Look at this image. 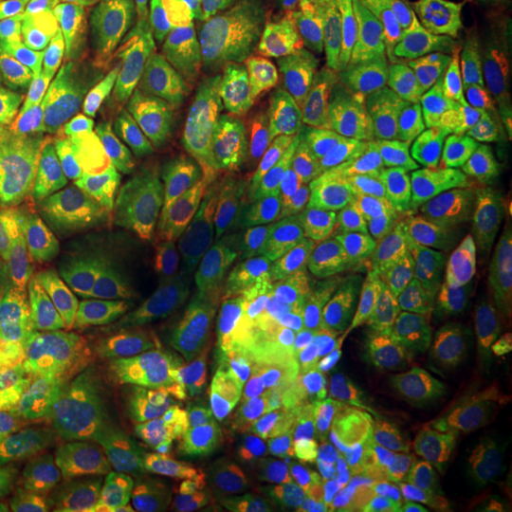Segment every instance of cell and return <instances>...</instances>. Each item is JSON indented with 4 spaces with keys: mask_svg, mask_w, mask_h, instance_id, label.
I'll use <instances>...</instances> for the list:
<instances>
[{
    "mask_svg": "<svg viewBox=\"0 0 512 512\" xmlns=\"http://www.w3.org/2000/svg\"><path fill=\"white\" fill-rule=\"evenodd\" d=\"M452 512H512V444L509 437H486L471 456L456 486Z\"/></svg>",
    "mask_w": 512,
    "mask_h": 512,
    "instance_id": "17",
    "label": "cell"
},
{
    "mask_svg": "<svg viewBox=\"0 0 512 512\" xmlns=\"http://www.w3.org/2000/svg\"><path fill=\"white\" fill-rule=\"evenodd\" d=\"M512 129V0H399L361 65V171L372 251L433 266Z\"/></svg>",
    "mask_w": 512,
    "mask_h": 512,
    "instance_id": "2",
    "label": "cell"
},
{
    "mask_svg": "<svg viewBox=\"0 0 512 512\" xmlns=\"http://www.w3.org/2000/svg\"><path fill=\"white\" fill-rule=\"evenodd\" d=\"M243 4L262 12H289V16H304L330 27H353L380 12H391L399 0H243Z\"/></svg>",
    "mask_w": 512,
    "mask_h": 512,
    "instance_id": "18",
    "label": "cell"
},
{
    "mask_svg": "<svg viewBox=\"0 0 512 512\" xmlns=\"http://www.w3.org/2000/svg\"><path fill=\"white\" fill-rule=\"evenodd\" d=\"M35 512H179L167 406L122 425L88 452H73Z\"/></svg>",
    "mask_w": 512,
    "mask_h": 512,
    "instance_id": "12",
    "label": "cell"
},
{
    "mask_svg": "<svg viewBox=\"0 0 512 512\" xmlns=\"http://www.w3.org/2000/svg\"><path fill=\"white\" fill-rule=\"evenodd\" d=\"M114 4L118 0H4L0 80L95 54Z\"/></svg>",
    "mask_w": 512,
    "mask_h": 512,
    "instance_id": "14",
    "label": "cell"
},
{
    "mask_svg": "<svg viewBox=\"0 0 512 512\" xmlns=\"http://www.w3.org/2000/svg\"><path fill=\"white\" fill-rule=\"evenodd\" d=\"M209 315V304L179 293L175 285H164L156 300L133 308L110 357L107 387L92 406L88 429L73 452H88L122 425L152 418L171 403Z\"/></svg>",
    "mask_w": 512,
    "mask_h": 512,
    "instance_id": "11",
    "label": "cell"
},
{
    "mask_svg": "<svg viewBox=\"0 0 512 512\" xmlns=\"http://www.w3.org/2000/svg\"><path fill=\"white\" fill-rule=\"evenodd\" d=\"M456 228L482 247V281L452 357L459 403L478 418H494L512 403V129L482 167Z\"/></svg>",
    "mask_w": 512,
    "mask_h": 512,
    "instance_id": "8",
    "label": "cell"
},
{
    "mask_svg": "<svg viewBox=\"0 0 512 512\" xmlns=\"http://www.w3.org/2000/svg\"><path fill=\"white\" fill-rule=\"evenodd\" d=\"M255 224L258 160L243 114H236L179 198L167 285L217 308L232 274L243 266Z\"/></svg>",
    "mask_w": 512,
    "mask_h": 512,
    "instance_id": "9",
    "label": "cell"
},
{
    "mask_svg": "<svg viewBox=\"0 0 512 512\" xmlns=\"http://www.w3.org/2000/svg\"><path fill=\"white\" fill-rule=\"evenodd\" d=\"M384 512H452V509H448V501H444L440 490H433V486H414V490H403V494L391 497L384 505Z\"/></svg>",
    "mask_w": 512,
    "mask_h": 512,
    "instance_id": "19",
    "label": "cell"
},
{
    "mask_svg": "<svg viewBox=\"0 0 512 512\" xmlns=\"http://www.w3.org/2000/svg\"><path fill=\"white\" fill-rule=\"evenodd\" d=\"M251 512H376V482L334 456H308L293 463Z\"/></svg>",
    "mask_w": 512,
    "mask_h": 512,
    "instance_id": "16",
    "label": "cell"
},
{
    "mask_svg": "<svg viewBox=\"0 0 512 512\" xmlns=\"http://www.w3.org/2000/svg\"><path fill=\"white\" fill-rule=\"evenodd\" d=\"M414 277L338 239L266 243L198 334L171 403L179 512H251L308 452Z\"/></svg>",
    "mask_w": 512,
    "mask_h": 512,
    "instance_id": "1",
    "label": "cell"
},
{
    "mask_svg": "<svg viewBox=\"0 0 512 512\" xmlns=\"http://www.w3.org/2000/svg\"><path fill=\"white\" fill-rule=\"evenodd\" d=\"M239 4L243 0H118L95 54L133 57L175 46H213Z\"/></svg>",
    "mask_w": 512,
    "mask_h": 512,
    "instance_id": "15",
    "label": "cell"
},
{
    "mask_svg": "<svg viewBox=\"0 0 512 512\" xmlns=\"http://www.w3.org/2000/svg\"><path fill=\"white\" fill-rule=\"evenodd\" d=\"M8 330H12V315H8V300H4V285H0V342L8 338Z\"/></svg>",
    "mask_w": 512,
    "mask_h": 512,
    "instance_id": "21",
    "label": "cell"
},
{
    "mask_svg": "<svg viewBox=\"0 0 512 512\" xmlns=\"http://www.w3.org/2000/svg\"><path fill=\"white\" fill-rule=\"evenodd\" d=\"M95 387L42 353L0 342V490L38 501L69 463Z\"/></svg>",
    "mask_w": 512,
    "mask_h": 512,
    "instance_id": "10",
    "label": "cell"
},
{
    "mask_svg": "<svg viewBox=\"0 0 512 512\" xmlns=\"http://www.w3.org/2000/svg\"><path fill=\"white\" fill-rule=\"evenodd\" d=\"M0 512H35V501H19V497L0 490Z\"/></svg>",
    "mask_w": 512,
    "mask_h": 512,
    "instance_id": "20",
    "label": "cell"
},
{
    "mask_svg": "<svg viewBox=\"0 0 512 512\" xmlns=\"http://www.w3.org/2000/svg\"><path fill=\"white\" fill-rule=\"evenodd\" d=\"M258 160V247L327 239L342 213L349 88L338 27L236 12L213 38Z\"/></svg>",
    "mask_w": 512,
    "mask_h": 512,
    "instance_id": "3",
    "label": "cell"
},
{
    "mask_svg": "<svg viewBox=\"0 0 512 512\" xmlns=\"http://www.w3.org/2000/svg\"><path fill=\"white\" fill-rule=\"evenodd\" d=\"M0 190L122 277L133 308L164 293L179 202H133L88 164L0 167Z\"/></svg>",
    "mask_w": 512,
    "mask_h": 512,
    "instance_id": "7",
    "label": "cell"
},
{
    "mask_svg": "<svg viewBox=\"0 0 512 512\" xmlns=\"http://www.w3.org/2000/svg\"><path fill=\"white\" fill-rule=\"evenodd\" d=\"M0 285L12 330L50 361L114 353L133 293L103 262L0 190Z\"/></svg>",
    "mask_w": 512,
    "mask_h": 512,
    "instance_id": "5",
    "label": "cell"
},
{
    "mask_svg": "<svg viewBox=\"0 0 512 512\" xmlns=\"http://www.w3.org/2000/svg\"><path fill=\"white\" fill-rule=\"evenodd\" d=\"M482 262V247L471 243V251L440 277L429 296L353 365L330 410V440L346 463L361 471L380 467L406 414L456 357L459 334L482 281Z\"/></svg>",
    "mask_w": 512,
    "mask_h": 512,
    "instance_id": "6",
    "label": "cell"
},
{
    "mask_svg": "<svg viewBox=\"0 0 512 512\" xmlns=\"http://www.w3.org/2000/svg\"><path fill=\"white\" fill-rule=\"evenodd\" d=\"M505 437H509V444H512V403H509V425H505Z\"/></svg>",
    "mask_w": 512,
    "mask_h": 512,
    "instance_id": "22",
    "label": "cell"
},
{
    "mask_svg": "<svg viewBox=\"0 0 512 512\" xmlns=\"http://www.w3.org/2000/svg\"><path fill=\"white\" fill-rule=\"evenodd\" d=\"M236 114V92L213 46L95 54L88 167L133 202H179Z\"/></svg>",
    "mask_w": 512,
    "mask_h": 512,
    "instance_id": "4",
    "label": "cell"
},
{
    "mask_svg": "<svg viewBox=\"0 0 512 512\" xmlns=\"http://www.w3.org/2000/svg\"><path fill=\"white\" fill-rule=\"evenodd\" d=\"M92 61L73 57L0 80V167L88 164Z\"/></svg>",
    "mask_w": 512,
    "mask_h": 512,
    "instance_id": "13",
    "label": "cell"
}]
</instances>
